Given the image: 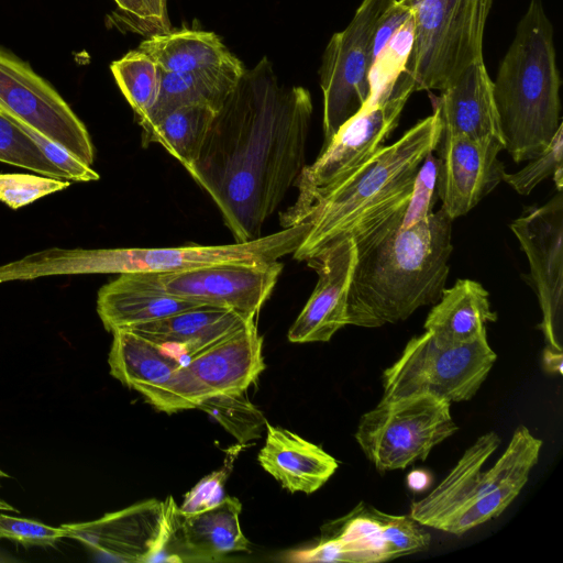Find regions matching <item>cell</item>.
I'll return each instance as SVG.
<instances>
[{"label": "cell", "instance_id": "cell-1", "mask_svg": "<svg viewBox=\"0 0 563 563\" xmlns=\"http://www.w3.org/2000/svg\"><path fill=\"white\" fill-rule=\"evenodd\" d=\"M310 92L280 82L267 57L245 69L187 170L219 208L235 242L261 236L306 164Z\"/></svg>", "mask_w": 563, "mask_h": 563}, {"label": "cell", "instance_id": "cell-2", "mask_svg": "<svg viewBox=\"0 0 563 563\" xmlns=\"http://www.w3.org/2000/svg\"><path fill=\"white\" fill-rule=\"evenodd\" d=\"M409 202L354 240L357 260L347 295V325L397 323L442 296L453 250V220L441 207L405 227Z\"/></svg>", "mask_w": 563, "mask_h": 563}, {"label": "cell", "instance_id": "cell-3", "mask_svg": "<svg viewBox=\"0 0 563 563\" xmlns=\"http://www.w3.org/2000/svg\"><path fill=\"white\" fill-rule=\"evenodd\" d=\"M441 135L439 113L410 128L395 143L380 147L340 181L280 212L283 228L307 223L309 231L294 252L308 261L332 242L353 240L411 200L419 169Z\"/></svg>", "mask_w": 563, "mask_h": 563}, {"label": "cell", "instance_id": "cell-4", "mask_svg": "<svg viewBox=\"0 0 563 563\" xmlns=\"http://www.w3.org/2000/svg\"><path fill=\"white\" fill-rule=\"evenodd\" d=\"M553 36L541 0H531L493 81L500 135L516 163L542 154L562 125Z\"/></svg>", "mask_w": 563, "mask_h": 563}, {"label": "cell", "instance_id": "cell-5", "mask_svg": "<svg viewBox=\"0 0 563 563\" xmlns=\"http://www.w3.org/2000/svg\"><path fill=\"white\" fill-rule=\"evenodd\" d=\"M500 444L495 431L481 435L429 494L413 501L410 517L423 527L462 534L498 517L520 494L539 461L542 441L519 426L493 467H482Z\"/></svg>", "mask_w": 563, "mask_h": 563}, {"label": "cell", "instance_id": "cell-6", "mask_svg": "<svg viewBox=\"0 0 563 563\" xmlns=\"http://www.w3.org/2000/svg\"><path fill=\"white\" fill-rule=\"evenodd\" d=\"M413 19L404 73L415 91L443 90L484 60L483 40L494 0H400Z\"/></svg>", "mask_w": 563, "mask_h": 563}, {"label": "cell", "instance_id": "cell-7", "mask_svg": "<svg viewBox=\"0 0 563 563\" xmlns=\"http://www.w3.org/2000/svg\"><path fill=\"white\" fill-rule=\"evenodd\" d=\"M497 358L487 335L450 343L429 331L408 341L382 377L384 399L432 395L450 402L470 400Z\"/></svg>", "mask_w": 563, "mask_h": 563}, {"label": "cell", "instance_id": "cell-8", "mask_svg": "<svg viewBox=\"0 0 563 563\" xmlns=\"http://www.w3.org/2000/svg\"><path fill=\"white\" fill-rule=\"evenodd\" d=\"M459 430L451 402L432 395L384 399L360 418L354 438L380 472L424 461L432 449Z\"/></svg>", "mask_w": 563, "mask_h": 563}, {"label": "cell", "instance_id": "cell-9", "mask_svg": "<svg viewBox=\"0 0 563 563\" xmlns=\"http://www.w3.org/2000/svg\"><path fill=\"white\" fill-rule=\"evenodd\" d=\"M395 0H363L347 26L334 33L321 59L323 146L368 102L375 32Z\"/></svg>", "mask_w": 563, "mask_h": 563}, {"label": "cell", "instance_id": "cell-10", "mask_svg": "<svg viewBox=\"0 0 563 563\" xmlns=\"http://www.w3.org/2000/svg\"><path fill=\"white\" fill-rule=\"evenodd\" d=\"M413 91L411 79L401 71L350 118L322 146L318 158L302 168L294 185L298 189L294 205H300L316 192L340 181L383 147Z\"/></svg>", "mask_w": 563, "mask_h": 563}, {"label": "cell", "instance_id": "cell-11", "mask_svg": "<svg viewBox=\"0 0 563 563\" xmlns=\"http://www.w3.org/2000/svg\"><path fill=\"white\" fill-rule=\"evenodd\" d=\"M322 539L296 552L306 562L379 563L426 550L430 534L408 516L382 512L360 503L324 527Z\"/></svg>", "mask_w": 563, "mask_h": 563}, {"label": "cell", "instance_id": "cell-12", "mask_svg": "<svg viewBox=\"0 0 563 563\" xmlns=\"http://www.w3.org/2000/svg\"><path fill=\"white\" fill-rule=\"evenodd\" d=\"M0 112L14 118L91 166L90 135L62 96L29 64L0 48Z\"/></svg>", "mask_w": 563, "mask_h": 563}, {"label": "cell", "instance_id": "cell-13", "mask_svg": "<svg viewBox=\"0 0 563 563\" xmlns=\"http://www.w3.org/2000/svg\"><path fill=\"white\" fill-rule=\"evenodd\" d=\"M112 334L108 357L110 374L139 391L154 408L174 413L198 408L206 399L179 360L132 330L121 329Z\"/></svg>", "mask_w": 563, "mask_h": 563}, {"label": "cell", "instance_id": "cell-14", "mask_svg": "<svg viewBox=\"0 0 563 563\" xmlns=\"http://www.w3.org/2000/svg\"><path fill=\"white\" fill-rule=\"evenodd\" d=\"M510 229L530 266V282L542 312L538 328L547 347L562 352L563 313V195L558 191L545 205L531 207Z\"/></svg>", "mask_w": 563, "mask_h": 563}, {"label": "cell", "instance_id": "cell-15", "mask_svg": "<svg viewBox=\"0 0 563 563\" xmlns=\"http://www.w3.org/2000/svg\"><path fill=\"white\" fill-rule=\"evenodd\" d=\"M279 261L229 263L174 273H152L167 294L255 320L283 271Z\"/></svg>", "mask_w": 563, "mask_h": 563}, {"label": "cell", "instance_id": "cell-16", "mask_svg": "<svg viewBox=\"0 0 563 563\" xmlns=\"http://www.w3.org/2000/svg\"><path fill=\"white\" fill-rule=\"evenodd\" d=\"M177 505L148 499L103 517L65 523L67 538L120 562H158L168 541Z\"/></svg>", "mask_w": 563, "mask_h": 563}, {"label": "cell", "instance_id": "cell-17", "mask_svg": "<svg viewBox=\"0 0 563 563\" xmlns=\"http://www.w3.org/2000/svg\"><path fill=\"white\" fill-rule=\"evenodd\" d=\"M501 150L505 145L498 139L440 135L435 189L452 220L470 212L503 181Z\"/></svg>", "mask_w": 563, "mask_h": 563}, {"label": "cell", "instance_id": "cell-18", "mask_svg": "<svg viewBox=\"0 0 563 563\" xmlns=\"http://www.w3.org/2000/svg\"><path fill=\"white\" fill-rule=\"evenodd\" d=\"M357 260L352 238L330 243L306 261L317 275V285L291 324L292 343L328 342L346 324L349 288Z\"/></svg>", "mask_w": 563, "mask_h": 563}, {"label": "cell", "instance_id": "cell-19", "mask_svg": "<svg viewBox=\"0 0 563 563\" xmlns=\"http://www.w3.org/2000/svg\"><path fill=\"white\" fill-rule=\"evenodd\" d=\"M241 510L239 499L231 496L195 514H181L177 506L161 561H218L232 552L249 551L240 525Z\"/></svg>", "mask_w": 563, "mask_h": 563}, {"label": "cell", "instance_id": "cell-20", "mask_svg": "<svg viewBox=\"0 0 563 563\" xmlns=\"http://www.w3.org/2000/svg\"><path fill=\"white\" fill-rule=\"evenodd\" d=\"M263 339L255 320L198 353L186 364L206 398L242 394L265 368Z\"/></svg>", "mask_w": 563, "mask_h": 563}, {"label": "cell", "instance_id": "cell-21", "mask_svg": "<svg viewBox=\"0 0 563 563\" xmlns=\"http://www.w3.org/2000/svg\"><path fill=\"white\" fill-rule=\"evenodd\" d=\"M250 321L253 320L230 309L199 306L129 330L152 341L186 365L191 357Z\"/></svg>", "mask_w": 563, "mask_h": 563}, {"label": "cell", "instance_id": "cell-22", "mask_svg": "<svg viewBox=\"0 0 563 563\" xmlns=\"http://www.w3.org/2000/svg\"><path fill=\"white\" fill-rule=\"evenodd\" d=\"M199 306L161 289L152 273L119 274L99 289L97 298V312L111 333Z\"/></svg>", "mask_w": 563, "mask_h": 563}, {"label": "cell", "instance_id": "cell-23", "mask_svg": "<svg viewBox=\"0 0 563 563\" xmlns=\"http://www.w3.org/2000/svg\"><path fill=\"white\" fill-rule=\"evenodd\" d=\"M441 134L501 140L493 97V80L484 60L467 67L441 90L434 103Z\"/></svg>", "mask_w": 563, "mask_h": 563}, {"label": "cell", "instance_id": "cell-24", "mask_svg": "<svg viewBox=\"0 0 563 563\" xmlns=\"http://www.w3.org/2000/svg\"><path fill=\"white\" fill-rule=\"evenodd\" d=\"M265 429L258 463L288 492L312 494L338 470L339 462L321 446L268 422Z\"/></svg>", "mask_w": 563, "mask_h": 563}, {"label": "cell", "instance_id": "cell-25", "mask_svg": "<svg viewBox=\"0 0 563 563\" xmlns=\"http://www.w3.org/2000/svg\"><path fill=\"white\" fill-rule=\"evenodd\" d=\"M163 71L172 73H243V64L207 31L179 30L150 35L139 46Z\"/></svg>", "mask_w": 563, "mask_h": 563}, {"label": "cell", "instance_id": "cell-26", "mask_svg": "<svg viewBox=\"0 0 563 563\" xmlns=\"http://www.w3.org/2000/svg\"><path fill=\"white\" fill-rule=\"evenodd\" d=\"M496 320L488 291L475 280L459 279L443 290L426 319L424 330L445 342L467 343L486 335V323Z\"/></svg>", "mask_w": 563, "mask_h": 563}, {"label": "cell", "instance_id": "cell-27", "mask_svg": "<svg viewBox=\"0 0 563 563\" xmlns=\"http://www.w3.org/2000/svg\"><path fill=\"white\" fill-rule=\"evenodd\" d=\"M216 113L208 106L186 104L141 121L142 143L159 144L188 170L200 154Z\"/></svg>", "mask_w": 563, "mask_h": 563}, {"label": "cell", "instance_id": "cell-28", "mask_svg": "<svg viewBox=\"0 0 563 563\" xmlns=\"http://www.w3.org/2000/svg\"><path fill=\"white\" fill-rule=\"evenodd\" d=\"M244 71L192 74L162 70L158 98L150 112L137 122L153 120L186 104L208 106L218 111Z\"/></svg>", "mask_w": 563, "mask_h": 563}, {"label": "cell", "instance_id": "cell-29", "mask_svg": "<svg viewBox=\"0 0 563 563\" xmlns=\"http://www.w3.org/2000/svg\"><path fill=\"white\" fill-rule=\"evenodd\" d=\"M111 73L137 120L154 107L161 88L162 69L140 49L130 51L114 60Z\"/></svg>", "mask_w": 563, "mask_h": 563}, {"label": "cell", "instance_id": "cell-30", "mask_svg": "<svg viewBox=\"0 0 563 563\" xmlns=\"http://www.w3.org/2000/svg\"><path fill=\"white\" fill-rule=\"evenodd\" d=\"M198 408L213 417L240 443L261 438L266 428L263 413L244 393L212 396L202 400Z\"/></svg>", "mask_w": 563, "mask_h": 563}, {"label": "cell", "instance_id": "cell-31", "mask_svg": "<svg viewBox=\"0 0 563 563\" xmlns=\"http://www.w3.org/2000/svg\"><path fill=\"white\" fill-rule=\"evenodd\" d=\"M0 162L38 173L46 177L67 179L33 141L9 118L0 112Z\"/></svg>", "mask_w": 563, "mask_h": 563}, {"label": "cell", "instance_id": "cell-32", "mask_svg": "<svg viewBox=\"0 0 563 563\" xmlns=\"http://www.w3.org/2000/svg\"><path fill=\"white\" fill-rule=\"evenodd\" d=\"M562 130L559 128L547 150L539 156L530 159L522 169L514 174L505 173L503 181L510 185L518 194L529 195L543 179L553 176L558 191H562Z\"/></svg>", "mask_w": 563, "mask_h": 563}, {"label": "cell", "instance_id": "cell-33", "mask_svg": "<svg viewBox=\"0 0 563 563\" xmlns=\"http://www.w3.org/2000/svg\"><path fill=\"white\" fill-rule=\"evenodd\" d=\"M412 38L413 19L412 15H410L389 38L371 68L369 100L373 99L386 85L395 80L404 70L411 48Z\"/></svg>", "mask_w": 563, "mask_h": 563}, {"label": "cell", "instance_id": "cell-34", "mask_svg": "<svg viewBox=\"0 0 563 563\" xmlns=\"http://www.w3.org/2000/svg\"><path fill=\"white\" fill-rule=\"evenodd\" d=\"M70 181L30 174H0V201L19 209L53 192L67 189Z\"/></svg>", "mask_w": 563, "mask_h": 563}, {"label": "cell", "instance_id": "cell-35", "mask_svg": "<svg viewBox=\"0 0 563 563\" xmlns=\"http://www.w3.org/2000/svg\"><path fill=\"white\" fill-rule=\"evenodd\" d=\"M3 114V113H2ZM5 115V114H4ZM16 124L38 147L42 154L56 167L62 169L70 181H95L99 179L98 173L91 166L86 165L64 146L41 134L36 130L21 121L8 117Z\"/></svg>", "mask_w": 563, "mask_h": 563}, {"label": "cell", "instance_id": "cell-36", "mask_svg": "<svg viewBox=\"0 0 563 563\" xmlns=\"http://www.w3.org/2000/svg\"><path fill=\"white\" fill-rule=\"evenodd\" d=\"M67 538L66 530L36 520L18 518L0 512V539H8L24 547H53Z\"/></svg>", "mask_w": 563, "mask_h": 563}, {"label": "cell", "instance_id": "cell-37", "mask_svg": "<svg viewBox=\"0 0 563 563\" xmlns=\"http://www.w3.org/2000/svg\"><path fill=\"white\" fill-rule=\"evenodd\" d=\"M120 11L119 18L128 27L141 34L168 32L169 25L166 0H114ZM170 31V30H169Z\"/></svg>", "mask_w": 563, "mask_h": 563}, {"label": "cell", "instance_id": "cell-38", "mask_svg": "<svg viewBox=\"0 0 563 563\" xmlns=\"http://www.w3.org/2000/svg\"><path fill=\"white\" fill-rule=\"evenodd\" d=\"M437 166L438 161L432 153L429 154L419 169L402 225H410L432 212L431 199L435 189Z\"/></svg>", "mask_w": 563, "mask_h": 563}, {"label": "cell", "instance_id": "cell-39", "mask_svg": "<svg viewBox=\"0 0 563 563\" xmlns=\"http://www.w3.org/2000/svg\"><path fill=\"white\" fill-rule=\"evenodd\" d=\"M227 467L212 472L191 488L178 507L181 514H195L220 504L224 498V482L228 476Z\"/></svg>", "mask_w": 563, "mask_h": 563}, {"label": "cell", "instance_id": "cell-40", "mask_svg": "<svg viewBox=\"0 0 563 563\" xmlns=\"http://www.w3.org/2000/svg\"><path fill=\"white\" fill-rule=\"evenodd\" d=\"M562 361L563 354L560 351L552 350L550 347H545L543 352V363L544 367L550 373L562 374Z\"/></svg>", "mask_w": 563, "mask_h": 563}, {"label": "cell", "instance_id": "cell-41", "mask_svg": "<svg viewBox=\"0 0 563 563\" xmlns=\"http://www.w3.org/2000/svg\"><path fill=\"white\" fill-rule=\"evenodd\" d=\"M0 511L19 512V510L15 507H13L11 504H9L2 498H0Z\"/></svg>", "mask_w": 563, "mask_h": 563}, {"label": "cell", "instance_id": "cell-42", "mask_svg": "<svg viewBox=\"0 0 563 563\" xmlns=\"http://www.w3.org/2000/svg\"><path fill=\"white\" fill-rule=\"evenodd\" d=\"M8 474L0 468V483L2 478H8ZM1 485V484H0Z\"/></svg>", "mask_w": 563, "mask_h": 563}]
</instances>
